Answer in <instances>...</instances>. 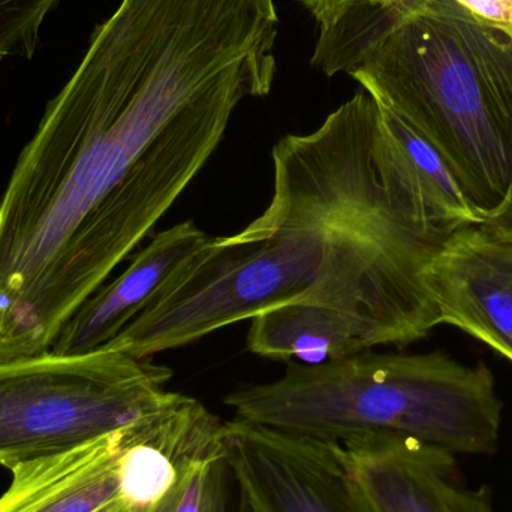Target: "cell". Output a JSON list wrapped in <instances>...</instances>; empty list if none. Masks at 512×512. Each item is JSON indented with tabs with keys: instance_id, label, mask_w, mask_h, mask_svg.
I'll list each match as a JSON object with an SVG mask.
<instances>
[{
	"instance_id": "6da1fadb",
	"label": "cell",
	"mask_w": 512,
	"mask_h": 512,
	"mask_svg": "<svg viewBox=\"0 0 512 512\" xmlns=\"http://www.w3.org/2000/svg\"><path fill=\"white\" fill-rule=\"evenodd\" d=\"M274 0H122L48 102L0 201V363L60 328L270 95Z\"/></svg>"
},
{
	"instance_id": "7a4b0ae2",
	"label": "cell",
	"mask_w": 512,
	"mask_h": 512,
	"mask_svg": "<svg viewBox=\"0 0 512 512\" xmlns=\"http://www.w3.org/2000/svg\"><path fill=\"white\" fill-rule=\"evenodd\" d=\"M271 159L262 215L186 256L105 348L147 360L285 304L340 313L370 349L441 325L423 270L472 207L427 141L360 90Z\"/></svg>"
},
{
	"instance_id": "3957f363",
	"label": "cell",
	"mask_w": 512,
	"mask_h": 512,
	"mask_svg": "<svg viewBox=\"0 0 512 512\" xmlns=\"http://www.w3.org/2000/svg\"><path fill=\"white\" fill-rule=\"evenodd\" d=\"M315 54L427 141L484 218L501 204L512 185L511 39L456 0H399L336 18Z\"/></svg>"
},
{
	"instance_id": "277c9868",
	"label": "cell",
	"mask_w": 512,
	"mask_h": 512,
	"mask_svg": "<svg viewBox=\"0 0 512 512\" xmlns=\"http://www.w3.org/2000/svg\"><path fill=\"white\" fill-rule=\"evenodd\" d=\"M224 403L234 418L285 432L337 442L399 436L468 456L496 453L504 409L484 363L370 349L322 364L289 361L282 378L243 385Z\"/></svg>"
},
{
	"instance_id": "5b68a950",
	"label": "cell",
	"mask_w": 512,
	"mask_h": 512,
	"mask_svg": "<svg viewBox=\"0 0 512 512\" xmlns=\"http://www.w3.org/2000/svg\"><path fill=\"white\" fill-rule=\"evenodd\" d=\"M173 370L111 349L0 363V466L17 468L128 429L173 402Z\"/></svg>"
},
{
	"instance_id": "8992f818",
	"label": "cell",
	"mask_w": 512,
	"mask_h": 512,
	"mask_svg": "<svg viewBox=\"0 0 512 512\" xmlns=\"http://www.w3.org/2000/svg\"><path fill=\"white\" fill-rule=\"evenodd\" d=\"M222 447L246 512H372L340 442L233 418Z\"/></svg>"
},
{
	"instance_id": "52a82bcc",
	"label": "cell",
	"mask_w": 512,
	"mask_h": 512,
	"mask_svg": "<svg viewBox=\"0 0 512 512\" xmlns=\"http://www.w3.org/2000/svg\"><path fill=\"white\" fill-rule=\"evenodd\" d=\"M340 444L372 512H496L492 489L469 486L456 454L390 435Z\"/></svg>"
},
{
	"instance_id": "ba28073f",
	"label": "cell",
	"mask_w": 512,
	"mask_h": 512,
	"mask_svg": "<svg viewBox=\"0 0 512 512\" xmlns=\"http://www.w3.org/2000/svg\"><path fill=\"white\" fill-rule=\"evenodd\" d=\"M441 324L486 343L512 363V242L477 227L453 234L423 270Z\"/></svg>"
},
{
	"instance_id": "9c48e42d",
	"label": "cell",
	"mask_w": 512,
	"mask_h": 512,
	"mask_svg": "<svg viewBox=\"0 0 512 512\" xmlns=\"http://www.w3.org/2000/svg\"><path fill=\"white\" fill-rule=\"evenodd\" d=\"M209 237L192 221L180 222L153 237L116 280L101 286L75 310L60 328L50 352L81 355L107 346L143 312L180 262Z\"/></svg>"
},
{
	"instance_id": "30bf717a",
	"label": "cell",
	"mask_w": 512,
	"mask_h": 512,
	"mask_svg": "<svg viewBox=\"0 0 512 512\" xmlns=\"http://www.w3.org/2000/svg\"><path fill=\"white\" fill-rule=\"evenodd\" d=\"M147 420L77 450L11 469L14 478L0 498V512H110L123 507L120 456Z\"/></svg>"
},
{
	"instance_id": "8fae6325",
	"label": "cell",
	"mask_w": 512,
	"mask_h": 512,
	"mask_svg": "<svg viewBox=\"0 0 512 512\" xmlns=\"http://www.w3.org/2000/svg\"><path fill=\"white\" fill-rule=\"evenodd\" d=\"M246 346L270 360L322 364L369 351L360 328L345 316L313 304H285L251 319Z\"/></svg>"
},
{
	"instance_id": "7c38bea8",
	"label": "cell",
	"mask_w": 512,
	"mask_h": 512,
	"mask_svg": "<svg viewBox=\"0 0 512 512\" xmlns=\"http://www.w3.org/2000/svg\"><path fill=\"white\" fill-rule=\"evenodd\" d=\"M60 0H0V60L32 59L41 44L45 18Z\"/></svg>"
},
{
	"instance_id": "4fadbf2b",
	"label": "cell",
	"mask_w": 512,
	"mask_h": 512,
	"mask_svg": "<svg viewBox=\"0 0 512 512\" xmlns=\"http://www.w3.org/2000/svg\"><path fill=\"white\" fill-rule=\"evenodd\" d=\"M222 457L224 447L189 463L174 489L152 512H207L216 466Z\"/></svg>"
},
{
	"instance_id": "5bb4252c",
	"label": "cell",
	"mask_w": 512,
	"mask_h": 512,
	"mask_svg": "<svg viewBox=\"0 0 512 512\" xmlns=\"http://www.w3.org/2000/svg\"><path fill=\"white\" fill-rule=\"evenodd\" d=\"M456 2L475 20L512 41V0H456Z\"/></svg>"
},
{
	"instance_id": "9a60e30c",
	"label": "cell",
	"mask_w": 512,
	"mask_h": 512,
	"mask_svg": "<svg viewBox=\"0 0 512 512\" xmlns=\"http://www.w3.org/2000/svg\"><path fill=\"white\" fill-rule=\"evenodd\" d=\"M207 512H246L224 457L216 466Z\"/></svg>"
},
{
	"instance_id": "2e32d148",
	"label": "cell",
	"mask_w": 512,
	"mask_h": 512,
	"mask_svg": "<svg viewBox=\"0 0 512 512\" xmlns=\"http://www.w3.org/2000/svg\"><path fill=\"white\" fill-rule=\"evenodd\" d=\"M477 228L481 233L493 237V239L511 240L512 242V185L501 204L489 215H486L484 221Z\"/></svg>"
},
{
	"instance_id": "e0dca14e",
	"label": "cell",
	"mask_w": 512,
	"mask_h": 512,
	"mask_svg": "<svg viewBox=\"0 0 512 512\" xmlns=\"http://www.w3.org/2000/svg\"><path fill=\"white\" fill-rule=\"evenodd\" d=\"M376 2V0H301L304 8L315 18L318 27L330 23L336 15L349 6L363 5V3Z\"/></svg>"
},
{
	"instance_id": "ac0fdd59",
	"label": "cell",
	"mask_w": 512,
	"mask_h": 512,
	"mask_svg": "<svg viewBox=\"0 0 512 512\" xmlns=\"http://www.w3.org/2000/svg\"><path fill=\"white\" fill-rule=\"evenodd\" d=\"M396 2V0H376V2L370 3L372 6H384L388 5V3Z\"/></svg>"
},
{
	"instance_id": "d6986e66",
	"label": "cell",
	"mask_w": 512,
	"mask_h": 512,
	"mask_svg": "<svg viewBox=\"0 0 512 512\" xmlns=\"http://www.w3.org/2000/svg\"><path fill=\"white\" fill-rule=\"evenodd\" d=\"M110 512H128V511H126L125 507H117V508H114V510H111Z\"/></svg>"
}]
</instances>
